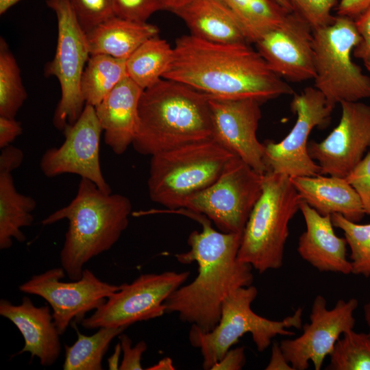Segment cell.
Masks as SVG:
<instances>
[{
  "label": "cell",
  "instance_id": "1",
  "mask_svg": "<svg viewBox=\"0 0 370 370\" xmlns=\"http://www.w3.org/2000/svg\"><path fill=\"white\" fill-rule=\"evenodd\" d=\"M166 212L189 217L202 228L201 232L189 234V249L175 255L180 263L196 262L198 274L167 298L166 312L177 313L183 322L209 332L219 321L225 298L236 289L252 284V267L238 258L242 234L217 231L204 214L188 209L166 210Z\"/></svg>",
  "mask_w": 370,
  "mask_h": 370
},
{
  "label": "cell",
  "instance_id": "2",
  "mask_svg": "<svg viewBox=\"0 0 370 370\" xmlns=\"http://www.w3.org/2000/svg\"><path fill=\"white\" fill-rule=\"evenodd\" d=\"M163 78L208 97L254 99L261 103L294 90L248 42L221 44L191 34L177 39Z\"/></svg>",
  "mask_w": 370,
  "mask_h": 370
},
{
  "label": "cell",
  "instance_id": "3",
  "mask_svg": "<svg viewBox=\"0 0 370 370\" xmlns=\"http://www.w3.org/2000/svg\"><path fill=\"white\" fill-rule=\"evenodd\" d=\"M131 212L127 197L104 193L91 180L81 177L75 198L41 221L47 225L68 221L60 262L71 280L80 279L84 266L119 241L128 226Z\"/></svg>",
  "mask_w": 370,
  "mask_h": 370
},
{
  "label": "cell",
  "instance_id": "4",
  "mask_svg": "<svg viewBox=\"0 0 370 370\" xmlns=\"http://www.w3.org/2000/svg\"><path fill=\"white\" fill-rule=\"evenodd\" d=\"M208 96L182 83L162 78L144 89L132 146L152 156L212 138Z\"/></svg>",
  "mask_w": 370,
  "mask_h": 370
},
{
  "label": "cell",
  "instance_id": "5",
  "mask_svg": "<svg viewBox=\"0 0 370 370\" xmlns=\"http://www.w3.org/2000/svg\"><path fill=\"white\" fill-rule=\"evenodd\" d=\"M301 201L289 176L265 173L262 193L242 234L238 260L260 273L281 268L288 224L299 210Z\"/></svg>",
  "mask_w": 370,
  "mask_h": 370
},
{
  "label": "cell",
  "instance_id": "6",
  "mask_svg": "<svg viewBox=\"0 0 370 370\" xmlns=\"http://www.w3.org/2000/svg\"><path fill=\"white\" fill-rule=\"evenodd\" d=\"M258 289L251 285L241 287L231 293L224 300L217 325L209 332H204L191 325L188 339L191 345L200 349L204 369H211L235 345L241 337L250 333L258 352H264L278 335L293 336L291 328H302L303 308L280 321L261 317L251 309Z\"/></svg>",
  "mask_w": 370,
  "mask_h": 370
},
{
  "label": "cell",
  "instance_id": "7",
  "mask_svg": "<svg viewBox=\"0 0 370 370\" xmlns=\"http://www.w3.org/2000/svg\"><path fill=\"white\" fill-rule=\"evenodd\" d=\"M233 156L212 138L151 156V200L166 209L180 208L188 197L212 184Z\"/></svg>",
  "mask_w": 370,
  "mask_h": 370
},
{
  "label": "cell",
  "instance_id": "8",
  "mask_svg": "<svg viewBox=\"0 0 370 370\" xmlns=\"http://www.w3.org/2000/svg\"><path fill=\"white\" fill-rule=\"evenodd\" d=\"M314 54V87L334 108L343 101L370 97V77L352 58L361 37L354 20L336 16L324 27L312 30Z\"/></svg>",
  "mask_w": 370,
  "mask_h": 370
},
{
  "label": "cell",
  "instance_id": "9",
  "mask_svg": "<svg viewBox=\"0 0 370 370\" xmlns=\"http://www.w3.org/2000/svg\"><path fill=\"white\" fill-rule=\"evenodd\" d=\"M263 175L233 156L212 184L188 197L180 208L204 214L221 232L243 234L262 193Z\"/></svg>",
  "mask_w": 370,
  "mask_h": 370
},
{
  "label": "cell",
  "instance_id": "10",
  "mask_svg": "<svg viewBox=\"0 0 370 370\" xmlns=\"http://www.w3.org/2000/svg\"><path fill=\"white\" fill-rule=\"evenodd\" d=\"M58 22V40L53 59L45 68L47 76L56 77L60 85L61 98L53 117L54 126L63 130L74 123L86 103L81 79L90 57L86 34L80 27L67 0H47Z\"/></svg>",
  "mask_w": 370,
  "mask_h": 370
},
{
  "label": "cell",
  "instance_id": "11",
  "mask_svg": "<svg viewBox=\"0 0 370 370\" xmlns=\"http://www.w3.org/2000/svg\"><path fill=\"white\" fill-rule=\"evenodd\" d=\"M189 271H164L139 275L132 283L120 285L97 308L81 321L88 330L101 327H129L138 321L160 317L166 312L164 302L186 281Z\"/></svg>",
  "mask_w": 370,
  "mask_h": 370
},
{
  "label": "cell",
  "instance_id": "12",
  "mask_svg": "<svg viewBox=\"0 0 370 370\" xmlns=\"http://www.w3.org/2000/svg\"><path fill=\"white\" fill-rule=\"evenodd\" d=\"M334 108L314 86L307 87L299 94L294 93L291 109L297 119L293 128L281 141L263 143L266 173L290 177L321 175L319 165L309 155L308 137L314 127L329 124Z\"/></svg>",
  "mask_w": 370,
  "mask_h": 370
},
{
  "label": "cell",
  "instance_id": "13",
  "mask_svg": "<svg viewBox=\"0 0 370 370\" xmlns=\"http://www.w3.org/2000/svg\"><path fill=\"white\" fill-rule=\"evenodd\" d=\"M64 272L62 267L50 269L18 286L21 292L41 297L48 302L60 335L73 320L82 321L86 313L98 308L120 289V285L101 280L88 269H84L80 279L70 282L61 281Z\"/></svg>",
  "mask_w": 370,
  "mask_h": 370
},
{
  "label": "cell",
  "instance_id": "14",
  "mask_svg": "<svg viewBox=\"0 0 370 370\" xmlns=\"http://www.w3.org/2000/svg\"><path fill=\"white\" fill-rule=\"evenodd\" d=\"M326 305L325 297L317 295L312 304L310 322L302 325V334L280 343L293 370H306L310 362L315 370H320L341 336L354 329V312L358 305L356 299H339L332 309H328Z\"/></svg>",
  "mask_w": 370,
  "mask_h": 370
},
{
  "label": "cell",
  "instance_id": "15",
  "mask_svg": "<svg viewBox=\"0 0 370 370\" xmlns=\"http://www.w3.org/2000/svg\"><path fill=\"white\" fill-rule=\"evenodd\" d=\"M64 141L42 154L40 168L48 177L65 173L76 174L94 182L106 193L112 189L106 181L99 161V143L102 127L95 107L86 104L77 120L62 130Z\"/></svg>",
  "mask_w": 370,
  "mask_h": 370
},
{
  "label": "cell",
  "instance_id": "16",
  "mask_svg": "<svg viewBox=\"0 0 370 370\" xmlns=\"http://www.w3.org/2000/svg\"><path fill=\"white\" fill-rule=\"evenodd\" d=\"M338 125L322 141H308L310 156L321 174L346 177L370 147V106L358 101H343Z\"/></svg>",
  "mask_w": 370,
  "mask_h": 370
},
{
  "label": "cell",
  "instance_id": "17",
  "mask_svg": "<svg viewBox=\"0 0 370 370\" xmlns=\"http://www.w3.org/2000/svg\"><path fill=\"white\" fill-rule=\"evenodd\" d=\"M208 98L212 138L256 171L264 174V146L257 138L261 103L254 99Z\"/></svg>",
  "mask_w": 370,
  "mask_h": 370
},
{
  "label": "cell",
  "instance_id": "18",
  "mask_svg": "<svg viewBox=\"0 0 370 370\" xmlns=\"http://www.w3.org/2000/svg\"><path fill=\"white\" fill-rule=\"evenodd\" d=\"M257 51L280 77L300 82L315 76L312 29L297 12L256 43Z\"/></svg>",
  "mask_w": 370,
  "mask_h": 370
},
{
  "label": "cell",
  "instance_id": "19",
  "mask_svg": "<svg viewBox=\"0 0 370 370\" xmlns=\"http://www.w3.org/2000/svg\"><path fill=\"white\" fill-rule=\"evenodd\" d=\"M299 210L306 223L297 247L301 258L321 272L352 273L347 241L335 234L331 215H321L303 201Z\"/></svg>",
  "mask_w": 370,
  "mask_h": 370
},
{
  "label": "cell",
  "instance_id": "20",
  "mask_svg": "<svg viewBox=\"0 0 370 370\" xmlns=\"http://www.w3.org/2000/svg\"><path fill=\"white\" fill-rule=\"evenodd\" d=\"M0 314L12 322L22 334L25 344L20 354L29 352L43 366L56 362L61 352L60 334L48 306H36L26 296L19 305L1 299Z\"/></svg>",
  "mask_w": 370,
  "mask_h": 370
},
{
  "label": "cell",
  "instance_id": "21",
  "mask_svg": "<svg viewBox=\"0 0 370 370\" xmlns=\"http://www.w3.org/2000/svg\"><path fill=\"white\" fill-rule=\"evenodd\" d=\"M143 90L127 77L95 107L104 132V142L115 154L124 153L133 143Z\"/></svg>",
  "mask_w": 370,
  "mask_h": 370
},
{
  "label": "cell",
  "instance_id": "22",
  "mask_svg": "<svg viewBox=\"0 0 370 370\" xmlns=\"http://www.w3.org/2000/svg\"><path fill=\"white\" fill-rule=\"evenodd\" d=\"M291 180L301 200L321 215L337 213L358 223L365 214L358 193L345 177L318 175Z\"/></svg>",
  "mask_w": 370,
  "mask_h": 370
},
{
  "label": "cell",
  "instance_id": "23",
  "mask_svg": "<svg viewBox=\"0 0 370 370\" xmlns=\"http://www.w3.org/2000/svg\"><path fill=\"white\" fill-rule=\"evenodd\" d=\"M172 12L197 38L221 44L248 42L237 19L221 0H192Z\"/></svg>",
  "mask_w": 370,
  "mask_h": 370
},
{
  "label": "cell",
  "instance_id": "24",
  "mask_svg": "<svg viewBox=\"0 0 370 370\" xmlns=\"http://www.w3.org/2000/svg\"><path fill=\"white\" fill-rule=\"evenodd\" d=\"M158 32L154 25L114 16L86 34L90 56L104 54L127 60L139 46L158 36Z\"/></svg>",
  "mask_w": 370,
  "mask_h": 370
},
{
  "label": "cell",
  "instance_id": "25",
  "mask_svg": "<svg viewBox=\"0 0 370 370\" xmlns=\"http://www.w3.org/2000/svg\"><path fill=\"white\" fill-rule=\"evenodd\" d=\"M36 207L33 197L17 191L11 172H0L1 249L10 248L13 238L21 243L25 241L21 228L32 225Z\"/></svg>",
  "mask_w": 370,
  "mask_h": 370
},
{
  "label": "cell",
  "instance_id": "26",
  "mask_svg": "<svg viewBox=\"0 0 370 370\" xmlns=\"http://www.w3.org/2000/svg\"><path fill=\"white\" fill-rule=\"evenodd\" d=\"M239 23L249 42L256 43L283 23L290 12L275 0H221Z\"/></svg>",
  "mask_w": 370,
  "mask_h": 370
},
{
  "label": "cell",
  "instance_id": "27",
  "mask_svg": "<svg viewBox=\"0 0 370 370\" xmlns=\"http://www.w3.org/2000/svg\"><path fill=\"white\" fill-rule=\"evenodd\" d=\"M173 47L158 36L139 46L126 60L127 76L142 89L163 78L173 59Z\"/></svg>",
  "mask_w": 370,
  "mask_h": 370
},
{
  "label": "cell",
  "instance_id": "28",
  "mask_svg": "<svg viewBox=\"0 0 370 370\" xmlns=\"http://www.w3.org/2000/svg\"><path fill=\"white\" fill-rule=\"evenodd\" d=\"M127 77L126 60L104 54L90 55L81 79L86 104L97 106Z\"/></svg>",
  "mask_w": 370,
  "mask_h": 370
},
{
  "label": "cell",
  "instance_id": "29",
  "mask_svg": "<svg viewBox=\"0 0 370 370\" xmlns=\"http://www.w3.org/2000/svg\"><path fill=\"white\" fill-rule=\"evenodd\" d=\"M128 327H101L91 336H86L78 330L77 338L71 346L64 345V370H101L102 360L112 339Z\"/></svg>",
  "mask_w": 370,
  "mask_h": 370
},
{
  "label": "cell",
  "instance_id": "30",
  "mask_svg": "<svg viewBox=\"0 0 370 370\" xmlns=\"http://www.w3.org/2000/svg\"><path fill=\"white\" fill-rule=\"evenodd\" d=\"M27 97L17 62L5 39L0 38V116L15 118Z\"/></svg>",
  "mask_w": 370,
  "mask_h": 370
},
{
  "label": "cell",
  "instance_id": "31",
  "mask_svg": "<svg viewBox=\"0 0 370 370\" xmlns=\"http://www.w3.org/2000/svg\"><path fill=\"white\" fill-rule=\"evenodd\" d=\"M328 370H370V338L350 330L336 343L330 354Z\"/></svg>",
  "mask_w": 370,
  "mask_h": 370
},
{
  "label": "cell",
  "instance_id": "32",
  "mask_svg": "<svg viewBox=\"0 0 370 370\" xmlns=\"http://www.w3.org/2000/svg\"><path fill=\"white\" fill-rule=\"evenodd\" d=\"M334 227L341 229L351 249L352 273L370 276V223L358 224L340 214L331 215Z\"/></svg>",
  "mask_w": 370,
  "mask_h": 370
},
{
  "label": "cell",
  "instance_id": "33",
  "mask_svg": "<svg viewBox=\"0 0 370 370\" xmlns=\"http://www.w3.org/2000/svg\"><path fill=\"white\" fill-rule=\"evenodd\" d=\"M67 1L86 34L100 23L114 16L112 0Z\"/></svg>",
  "mask_w": 370,
  "mask_h": 370
},
{
  "label": "cell",
  "instance_id": "34",
  "mask_svg": "<svg viewBox=\"0 0 370 370\" xmlns=\"http://www.w3.org/2000/svg\"><path fill=\"white\" fill-rule=\"evenodd\" d=\"M293 11L299 14L312 30L332 24L336 16L331 14L339 0H291Z\"/></svg>",
  "mask_w": 370,
  "mask_h": 370
},
{
  "label": "cell",
  "instance_id": "35",
  "mask_svg": "<svg viewBox=\"0 0 370 370\" xmlns=\"http://www.w3.org/2000/svg\"><path fill=\"white\" fill-rule=\"evenodd\" d=\"M114 16L138 22L147 20L163 10L161 0H112Z\"/></svg>",
  "mask_w": 370,
  "mask_h": 370
},
{
  "label": "cell",
  "instance_id": "36",
  "mask_svg": "<svg viewBox=\"0 0 370 370\" xmlns=\"http://www.w3.org/2000/svg\"><path fill=\"white\" fill-rule=\"evenodd\" d=\"M345 178L358 193L365 214L370 215V152Z\"/></svg>",
  "mask_w": 370,
  "mask_h": 370
},
{
  "label": "cell",
  "instance_id": "37",
  "mask_svg": "<svg viewBox=\"0 0 370 370\" xmlns=\"http://www.w3.org/2000/svg\"><path fill=\"white\" fill-rule=\"evenodd\" d=\"M354 22L361 40L354 49L353 56L362 60L366 68L370 67V6Z\"/></svg>",
  "mask_w": 370,
  "mask_h": 370
},
{
  "label": "cell",
  "instance_id": "38",
  "mask_svg": "<svg viewBox=\"0 0 370 370\" xmlns=\"http://www.w3.org/2000/svg\"><path fill=\"white\" fill-rule=\"evenodd\" d=\"M121 349L123 353V360L119 365L120 370H141V357L147 346L144 341H139L132 347L131 338L122 333L119 335Z\"/></svg>",
  "mask_w": 370,
  "mask_h": 370
},
{
  "label": "cell",
  "instance_id": "39",
  "mask_svg": "<svg viewBox=\"0 0 370 370\" xmlns=\"http://www.w3.org/2000/svg\"><path fill=\"white\" fill-rule=\"evenodd\" d=\"M246 362L244 347L230 349L211 370H240Z\"/></svg>",
  "mask_w": 370,
  "mask_h": 370
},
{
  "label": "cell",
  "instance_id": "40",
  "mask_svg": "<svg viewBox=\"0 0 370 370\" xmlns=\"http://www.w3.org/2000/svg\"><path fill=\"white\" fill-rule=\"evenodd\" d=\"M22 132L21 124L15 118L0 116V148L10 145Z\"/></svg>",
  "mask_w": 370,
  "mask_h": 370
},
{
  "label": "cell",
  "instance_id": "41",
  "mask_svg": "<svg viewBox=\"0 0 370 370\" xmlns=\"http://www.w3.org/2000/svg\"><path fill=\"white\" fill-rule=\"evenodd\" d=\"M21 149L12 145H8L1 151L0 172H12L21 164L23 160Z\"/></svg>",
  "mask_w": 370,
  "mask_h": 370
},
{
  "label": "cell",
  "instance_id": "42",
  "mask_svg": "<svg viewBox=\"0 0 370 370\" xmlns=\"http://www.w3.org/2000/svg\"><path fill=\"white\" fill-rule=\"evenodd\" d=\"M369 6L370 0H340L336 12L337 16H347L355 20Z\"/></svg>",
  "mask_w": 370,
  "mask_h": 370
},
{
  "label": "cell",
  "instance_id": "43",
  "mask_svg": "<svg viewBox=\"0 0 370 370\" xmlns=\"http://www.w3.org/2000/svg\"><path fill=\"white\" fill-rule=\"evenodd\" d=\"M265 369L293 370L292 366L286 358L279 343H273L271 358Z\"/></svg>",
  "mask_w": 370,
  "mask_h": 370
},
{
  "label": "cell",
  "instance_id": "44",
  "mask_svg": "<svg viewBox=\"0 0 370 370\" xmlns=\"http://www.w3.org/2000/svg\"><path fill=\"white\" fill-rule=\"evenodd\" d=\"M122 351L121 343H118L112 356L108 358V367L110 370L119 369V360Z\"/></svg>",
  "mask_w": 370,
  "mask_h": 370
},
{
  "label": "cell",
  "instance_id": "45",
  "mask_svg": "<svg viewBox=\"0 0 370 370\" xmlns=\"http://www.w3.org/2000/svg\"><path fill=\"white\" fill-rule=\"evenodd\" d=\"M192 0H161L163 6V10L173 11L178 8H180Z\"/></svg>",
  "mask_w": 370,
  "mask_h": 370
},
{
  "label": "cell",
  "instance_id": "46",
  "mask_svg": "<svg viewBox=\"0 0 370 370\" xmlns=\"http://www.w3.org/2000/svg\"><path fill=\"white\" fill-rule=\"evenodd\" d=\"M148 370H173L175 369L171 358H164L160 360L157 364L147 368Z\"/></svg>",
  "mask_w": 370,
  "mask_h": 370
},
{
  "label": "cell",
  "instance_id": "47",
  "mask_svg": "<svg viewBox=\"0 0 370 370\" xmlns=\"http://www.w3.org/2000/svg\"><path fill=\"white\" fill-rule=\"evenodd\" d=\"M21 0H0V14H5L10 8Z\"/></svg>",
  "mask_w": 370,
  "mask_h": 370
},
{
  "label": "cell",
  "instance_id": "48",
  "mask_svg": "<svg viewBox=\"0 0 370 370\" xmlns=\"http://www.w3.org/2000/svg\"><path fill=\"white\" fill-rule=\"evenodd\" d=\"M363 309L365 319L369 328L367 334L370 338V301L365 304Z\"/></svg>",
  "mask_w": 370,
  "mask_h": 370
},
{
  "label": "cell",
  "instance_id": "49",
  "mask_svg": "<svg viewBox=\"0 0 370 370\" xmlns=\"http://www.w3.org/2000/svg\"><path fill=\"white\" fill-rule=\"evenodd\" d=\"M289 12H293V6L291 0H275Z\"/></svg>",
  "mask_w": 370,
  "mask_h": 370
},
{
  "label": "cell",
  "instance_id": "50",
  "mask_svg": "<svg viewBox=\"0 0 370 370\" xmlns=\"http://www.w3.org/2000/svg\"><path fill=\"white\" fill-rule=\"evenodd\" d=\"M367 69L370 71V67H367Z\"/></svg>",
  "mask_w": 370,
  "mask_h": 370
}]
</instances>
